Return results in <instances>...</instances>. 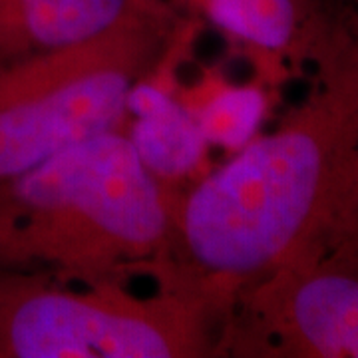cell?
Wrapping results in <instances>:
<instances>
[{
  "mask_svg": "<svg viewBox=\"0 0 358 358\" xmlns=\"http://www.w3.org/2000/svg\"><path fill=\"white\" fill-rule=\"evenodd\" d=\"M305 96L173 207L159 287L227 322L247 285L358 239V6L333 13Z\"/></svg>",
  "mask_w": 358,
  "mask_h": 358,
  "instance_id": "6da1fadb",
  "label": "cell"
},
{
  "mask_svg": "<svg viewBox=\"0 0 358 358\" xmlns=\"http://www.w3.org/2000/svg\"><path fill=\"white\" fill-rule=\"evenodd\" d=\"M173 203L120 129L0 181V265L64 282H126L159 268Z\"/></svg>",
  "mask_w": 358,
  "mask_h": 358,
  "instance_id": "7a4b0ae2",
  "label": "cell"
},
{
  "mask_svg": "<svg viewBox=\"0 0 358 358\" xmlns=\"http://www.w3.org/2000/svg\"><path fill=\"white\" fill-rule=\"evenodd\" d=\"M178 28L166 0H148L100 34L0 68V181L117 129Z\"/></svg>",
  "mask_w": 358,
  "mask_h": 358,
  "instance_id": "3957f363",
  "label": "cell"
},
{
  "mask_svg": "<svg viewBox=\"0 0 358 358\" xmlns=\"http://www.w3.org/2000/svg\"><path fill=\"white\" fill-rule=\"evenodd\" d=\"M225 322L205 301L126 282L66 287L38 268L0 265V358H199Z\"/></svg>",
  "mask_w": 358,
  "mask_h": 358,
  "instance_id": "277c9868",
  "label": "cell"
},
{
  "mask_svg": "<svg viewBox=\"0 0 358 358\" xmlns=\"http://www.w3.org/2000/svg\"><path fill=\"white\" fill-rule=\"evenodd\" d=\"M221 350L237 357L358 358V239L241 289Z\"/></svg>",
  "mask_w": 358,
  "mask_h": 358,
  "instance_id": "5b68a950",
  "label": "cell"
},
{
  "mask_svg": "<svg viewBox=\"0 0 358 358\" xmlns=\"http://www.w3.org/2000/svg\"><path fill=\"white\" fill-rule=\"evenodd\" d=\"M148 0H0V68L100 34Z\"/></svg>",
  "mask_w": 358,
  "mask_h": 358,
  "instance_id": "8992f818",
  "label": "cell"
},
{
  "mask_svg": "<svg viewBox=\"0 0 358 358\" xmlns=\"http://www.w3.org/2000/svg\"><path fill=\"white\" fill-rule=\"evenodd\" d=\"M197 6L219 30L279 64L310 62L333 18L322 0H199Z\"/></svg>",
  "mask_w": 358,
  "mask_h": 358,
  "instance_id": "52a82bcc",
  "label": "cell"
},
{
  "mask_svg": "<svg viewBox=\"0 0 358 358\" xmlns=\"http://www.w3.org/2000/svg\"><path fill=\"white\" fill-rule=\"evenodd\" d=\"M128 114L134 122L126 136L155 178H183L203 159L207 141L197 117L164 88L140 82L129 92Z\"/></svg>",
  "mask_w": 358,
  "mask_h": 358,
  "instance_id": "ba28073f",
  "label": "cell"
},
{
  "mask_svg": "<svg viewBox=\"0 0 358 358\" xmlns=\"http://www.w3.org/2000/svg\"><path fill=\"white\" fill-rule=\"evenodd\" d=\"M193 114L207 145L239 152L255 138L265 120L267 94L257 84L231 86L213 94Z\"/></svg>",
  "mask_w": 358,
  "mask_h": 358,
  "instance_id": "9c48e42d",
  "label": "cell"
},
{
  "mask_svg": "<svg viewBox=\"0 0 358 358\" xmlns=\"http://www.w3.org/2000/svg\"><path fill=\"white\" fill-rule=\"evenodd\" d=\"M343 4H348V6H358V0H341Z\"/></svg>",
  "mask_w": 358,
  "mask_h": 358,
  "instance_id": "30bf717a",
  "label": "cell"
},
{
  "mask_svg": "<svg viewBox=\"0 0 358 358\" xmlns=\"http://www.w3.org/2000/svg\"><path fill=\"white\" fill-rule=\"evenodd\" d=\"M189 2H193V4H199V0H189Z\"/></svg>",
  "mask_w": 358,
  "mask_h": 358,
  "instance_id": "8fae6325",
  "label": "cell"
}]
</instances>
